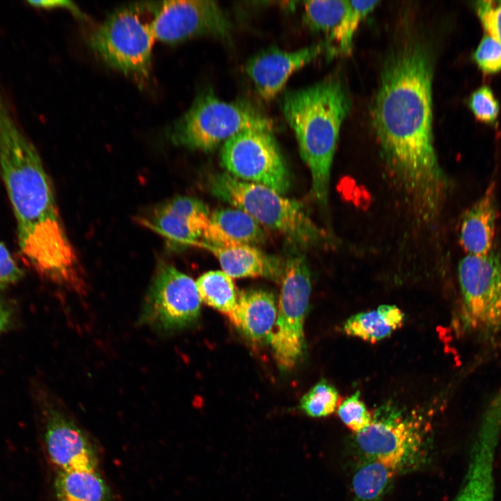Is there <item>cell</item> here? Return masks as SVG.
<instances>
[{
  "instance_id": "8fae6325",
  "label": "cell",
  "mask_w": 501,
  "mask_h": 501,
  "mask_svg": "<svg viewBox=\"0 0 501 501\" xmlns=\"http://www.w3.org/2000/svg\"><path fill=\"white\" fill-rule=\"evenodd\" d=\"M458 277L466 322L483 333L501 329V261L492 251L467 255L459 263Z\"/></svg>"
},
{
  "instance_id": "4dcf8cb0",
  "label": "cell",
  "mask_w": 501,
  "mask_h": 501,
  "mask_svg": "<svg viewBox=\"0 0 501 501\" xmlns=\"http://www.w3.org/2000/svg\"><path fill=\"white\" fill-rule=\"evenodd\" d=\"M29 3L34 7L43 8H65L72 10L80 17H84V15L79 10L77 5L70 1L65 0H45V1H29Z\"/></svg>"
},
{
  "instance_id": "7a4b0ae2",
  "label": "cell",
  "mask_w": 501,
  "mask_h": 501,
  "mask_svg": "<svg viewBox=\"0 0 501 501\" xmlns=\"http://www.w3.org/2000/svg\"><path fill=\"white\" fill-rule=\"evenodd\" d=\"M0 173L16 218L22 255L40 274L79 289L77 259L50 178L0 91Z\"/></svg>"
},
{
  "instance_id": "4fadbf2b",
  "label": "cell",
  "mask_w": 501,
  "mask_h": 501,
  "mask_svg": "<svg viewBox=\"0 0 501 501\" xmlns=\"http://www.w3.org/2000/svg\"><path fill=\"white\" fill-rule=\"evenodd\" d=\"M328 49L326 40L292 51L271 47L250 56L245 70L259 95L269 101L283 90L294 72Z\"/></svg>"
},
{
  "instance_id": "44dd1931",
  "label": "cell",
  "mask_w": 501,
  "mask_h": 501,
  "mask_svg": "<svg viewBox=\"0 0 501 501\" xmlns=\"http://www.w3.org/2000/svg\"><path fill=\"white\" fill-rule=\"evenodd\" d=\"M379 3V1H348L344 16L326 39L330 46L328 57L351 53L353 35L360 22Z\"/></svg>"
},
{
  "instance_id": "277c9868",
  "label": "cell",
  "mask_w": 501,
  "mask_h": 501,
  "mask_svg": "<svg viewBox=\"0 0 501 501\" xmlns=\"http://www.w3.org/2000/svg\"><path fill=\"white\" fill-rule=\"evenodd\" d=\"M211 190L222 200L250 214L260 225L283 234L303 247L330 241L301 204L263 184L239 180L228 173L212 180Z\"/></svg>"
},
{
  "instance_id": "ba28073f",
  "label": "cell",
  "mask_w": 501,
  "mask_h": 501,
  "mask_svg": "<svg viewBox=\"0 0 501 501\" xmlns=\"http://www.w3.org/2000/svg\"><path fill=\"white\" fill-rule=\"evenodd\" d=\"M271 132L249 129L239 132L223 143L221 161L230 175L283 195L289 188V173Z\"/></svg>"
},
{
  "instance_id": "484cf974",
  "label": "cell",
  "mask_w": 501,
  "mask_h": 501,
  "mask_svg": "<svg viewBox=\"0 0 501 501\" xmlns=\"http://www.w3.org/2000/svg\"><path fill=\"white\" fill-rule=\"evenodd\" d=\"M356 391L339 406L337 413L343 423L351 431L358 433L368 427L372 417Z\"/></svg>"
},
{
  "instance_id": "5b68a950",
  "label": "cell",
  "mask_w": 501,
  "mask_h": 501,
  "mask_svg": "<svg viewBox=\"0 0 501 501\" xmlns=\"http://www.w3.org/2000/svg\"><path fill=\"white\" fill-rule=\"evenodd\" d=\"M273 127L272 120L249 103L228 102L209 92L174 123L170 138L175 144L208 152L244 130Z\"/></svg>"
},
{
  "instance_id": "d6986e66",
  "label": "cell",
  "mask_w": 501,
  "mask_h": 501,
  "mask_svg": "<svg viewBox=\"0 0 501 501\" xmlns=\"http://www.w3.org/2000/svg\"><path fill=\"white\" fill-rule=\"evenodd\" d=\"M58 501H109V486L97 470L59 471L55 482Z\"/></svg>"
},
{
  "instance_id": "cb8c5ba5",
  "label": "cell",
  "mask_w": 501,
  "mask_h": 501,
  "mask_svg": "<svg viewBox=\"0 0 501 501\" xmlns=\"http://www.w3.org/2000/svg\"><path fill=\"white\" fill-rule=\"evenodd\" d=\"M348 1H307L303 3V19L310 30L331 32L340 22Z\"/></svg>"
},
{
  "instance_id": "d4e9b609",
  "label": "cell",
  "mask_w": 501,
  "mask_h": 501,
  "mask_svg": "<svg viewBox=\"0 0 501 501\" xmlns=\"http://www.w3.org/2000/svg\"><path fill=\"white\" fill-rule=\"evenodd\" d=\"M338 399L337 389L322 379L303 396L300 408L310 417H326L335 411Z\"/></svg>"
},
{
  "instance_id": "7c38bea8",
  "label": "cell",
  "mask_w": 501,
  "mask_h": 501,
  "mask_svg": "<svg viewBox=\"0 0 501 501\" xmlns=\"http://www.w3.org/2000/svg\"><path fill=\"white\" fill-rule=\"evenodd\" d=\"M418 422L392 406L381 407L371 424L357 433L359 447L369 456L397 470L418 440Z\"/></svg>"
},
{
  "instance_id": "4316f807",
  "label": "cell",
  "mask_w": 501,
  "mask_h": 501,
  "mask_svg": "<svg viewBox=\"0 0 501 501\" xmlns=\"http://www.w3.org/2000/svg\"><path fill=\"white\" fill-rule=\"evenodd\" d=\"M468 106L475 117L481 122L492 124L498 118L499 103L492 90L486 86L473 91L468 99Z\"/></svg>"
},
{
  "instance_id": "5bb4252c",
  "label": "cell",
  "mask_w": 501,
  "mask_h": 501,
  "mask_svg": "<svg viewBox=\"0 0 501 501\" xmlns=\"http://www.w3.org/2000/svg\"><path fill=\"white\" fill-rule=\"evenodd\" d=\"M45 441L50 460L59 471L97 470V456L88 436L61 412H50Z\"/></svg>"
},
{
  "instance_id": "f546056e",
  "label": "cell",
  "mask_w": 501,
  "mask_h": 501,
  "mask_svg": "<svg viewBox=\"0 0 501 501\" xmlns=\"http://www.w3.org/2000/svg\"><path fill=\"white\" fill-rule=\"evenodd\" d=\"M23 271L6 245L0 242V292L21 279Z\"/></svg>"
},
{
  "instance_id": "f1b7e54d",
  "label": "cell",
  "mask_w": 501,
  "mask_h": 501,
  "mask_svg": "<svg viewBox=\"0 0 501 501\" xmlns=\"http://www.w3.org/2000/svg\"><path fill=\"white\" fill-rule=\"evenodd\" d=\"M473 6L488 35L501 43V1L480 0Z\"/></svg>"
},
{
  "instance_id": "9c48e42d",
  "label": "cell",
  "mask_w": 501,
  "mask_h": 501,
  "mask_svg": "<svg viewBox=\"0 0 501 501\" xmlns=\"http://www.w3.org/2000/svg\"><path fill=\"white\" fill-rule=\"evenodd\" d=\"M201 302L192 278L171 264H160L145 297L140 323L164 332L184 328L198 318Z\"/></svg>"
},
{
  "instance_id": "2e32d148",
  "label": "cell",
  "mask_w": 501,
  "mask_h": 501,
  "mask_svg": "<svg viewBox=\"0 0 501 501\" xmlns=\"http://www.w3.org/2000/svg\"><path fill=\"white\" fill-rule=\"evenodd\" d=\"M495 184L465 213L460 227V241L467 255L485 256L493 250L495 231Z\"/></svg>"
},
{
  "instance_id": "603a6c76",
  "label": "cell",
  "mask_w": 501,
  "mask_h": 501,
  "mask_svg": "<svg viewBox=\"0 0 501 501\" xmlns=\"http://www.w3.org/2000/svg\"><path fill=\"white\" fill-rule=\"evenodd\" d=\"M395 470L384 463L370 459L355 474L353 489L356 497L362 501L376 500L384 491Z\"/></svg>"
},
{
  "instance_id": "1f68e13d",
  "label": "cell",
  "mask_w": 501,
  "mask_h": 501,
  "mask_svg": "<svg viewBox=\"0 0 501 501\" xmlns=\"http://www.w3.org/2000/svg\"><path fill=\"white\" fill-rule=\"evenodd\" d=\"M10 317V311L6 306L0 304V333L8 325Z\"/></svg>"
},
{
  "instance_id": "9a60e30c",
  "label": "cell",
  "mask_w": 501,
  "mask_h": 501,
  "mask_svg": "<svg viewBox=\"0 0 501 501\" xmlns=\"http://www.w3.org/2000/svg\"><path fill=\"white\" fill-rule=\"evenodd\" d=\"M193 246L210 251L218 259L222 271L232 278L263 277L274 281L281 279L283 267L280 262L253 246L218 247L198 241Z\"/></svg>"
},
{
  "instance_id": "52a82bcc",
  "label": "cell",
  "mask_w": 501,
  "mask_h": 501,
  "mask_svg": "<svg viewBox=\"0 0 501 501\" xmlns=\"http://www.w3.org/2000/svg\"><path fill=\"white\" fill-rule=\"evenodd\" d=\"M280 281L275 329L269 342L279 367L289 370L305 351L303 324L311 292L310 272L305 257L288 258Z\"/></svg>"
},
{
  "instance_id": "e0dca14e",
  "label": "cell",
  "mask_w": 501,
  "mask_h": 501,
  "mask_svg": "<svg viewBox=\"0 0 501 501\" xmlns=\"http://www.w3.org/2000/svg\"><path fill=\"white\" fill-rule=\"evenodd\" d=\"M277 317L273 294L262 289L239 293L236 308L229 320L254 341L269 340Z\"/></svg>"
},
{
  "instance_id": "8992f818",
  "label": "cell",
  "mask_w": 501,
  "mask_h": 501,
  "mask_svg": "<svg viewBox=\"0 0 501 501\" xmlns=\"http://www.w3.org/2000/svg\"><path fill=\"white\" fill-rule=\"evenodd\" d=\"M143 7L116 9L88 38L91 49L106 63L138 81L149 77L155 40L149 23L141 19Z\"/></svg>"
},
{
  "instance_id": "83f0119b",
  "label": "cell",
  "mask_w": 501,
  "mask_h": 501,
  "mask_svg": "<svg viewBox=\"0 0 501 501\" xmlns=\"http://www.w3.org/2000/svg\"><path fill=\"white\" fill-rule=\"evenodd\" d=\"M473 58L485 73L501 71V43L489 35H485L473 53Z\"/></svg>"
},
{
  "instance_id": "3957f363",
  "label": "cell",
  "mask_w": 501,
  "mask_h": 501,
  "mask_svg": "<svg viewBox=\"0 0 501 501\" xmlns=\"http://www.w3.org/2000/svg\"><path fill=\"white\" fill-rule=\"evenodd\" d=\"M293 129L301 157L312 178L311 192L323 208L328 202L331 170L342 124L351 109V98L339 78L289 90L280 101Z\"/></svg>"
},
{
  "instance_id": "ffe728a7",
  "label": "cell",
  "mask_w": 501,
  "mask_h": 501,
  "mask_svg": "<svg viewBox=\"0 0 501 501\" xmlns=\"http://www.w3.org/2000/svg\"><path fill=\"white\" fill-rule=\"evenodd\" d=\"M201 301L230 319L237 304L239 293L232 278L223 271H210L196 280Z\"/></svg>"
},
{
  "instance_id": "30bf717a",
  "label": "cell",
  "mask_w": 501,
  "mask_h": 501,
  "mask_svg": "<svg viewBox=\"0 0 501 501\" xmlns=\"http://www.w3.org/2000/svg\"><path fill=\"white\" fill-rule=\"evenodd\" d=\"M154 39L175 44L196 37L228 40L233 24L222 7L207 0H168L149 5Z\"/></svg>"
},
{
  "instance_id": "7402d4cb",
  "label": "cell",
  "mask_w": 501,
  "mask_h": 501,
  "mask_svg": "<svg viewBox=\"0 0 501 501\" xmlns=\"http://www.w3.org/2000/svg\"><path fill=\"white\" fill-rule=\"evenodd\" d=\"M210 218L227 235L240 244L251 246L264 239L261 225L240 209H218Z\"/></svg>"
},
{
  "instance_id": "6da1fadb",
  "label": "cell",
  "mask_w": 501,
  "mask_h": 501,
  "mask_svg": "<svg viewBox=\"0 0 501 501\" xmlns=\"http://www.w3.org/2000/svg\"><path fill=\"white\" fill-rule=\"evenodd\" d=\"M433 75L429 44L405 37L384 63L371 111L385 163L427 223L438 216L448 190L434 148Z\"/></svg>"
},
{
  "instance_id": "ac0fdd59",
  "label": "cell",
  "mask_w": 501,
  "mask_h": 501,
  "mask_svg": "<svg viewBox=\"0 0 501 501\" xmlns=\"http://www.w3.org/2000/svg\"><path fill=\"white\" fill-rule=\"evenodd\" d=\"M404 317L397 306L383 304L375 310L351 316L344 322L343 330L348 335L376 343L400 328Z\"/></svg>"
}]
</instances>
